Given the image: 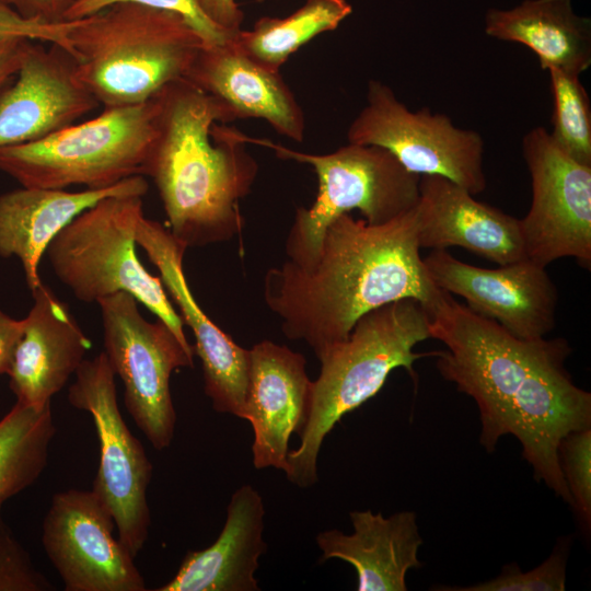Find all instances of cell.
Wrapping results in <instances>:
<instances>
[{
    "instance_id": "obj_10",
    "label": "cell",
    "mask_w": 591,
    "mask_h": 591,
    "mask_svg": "<svg viewBox=\"0 0 591 591\" xmlns=\"http://www.w3.org/2000/svg\"><path fill=\"white\" fill-rule=\"evenodd\" d=\"M347 141L385 149L410 173L440 175L478 195L486 189L483 136L428 107L409 109L384 82L370 80Z\"/></svg>"
},
{
    "instance_id": "obj_25",
    "label": "cell",
    "mask_w": 591,
    "mask_h": 591,
    "mask_svg": "<svg viewBox=\"0 0 591 591\" xmlns=\"http://www.w3.org/2000/svg\"><path fill=\"white\" fill-rule=\"evenodd\" d=\"M352 12L347 0H306L286 18L264 16L232 38L259 66L279 71L288 58L321 33L334 31Z\"/></svg>"
},
{
    "instance_id": "obj_19",
    "label": "cell",
    "mask_w": 591,
    "mask_h": 591,
    "mask_svg": "<svg viewBox=\"0 0 591 591\" xmlns=\"http://www.w3.org/2000/svg\"><path fill=\"white\" fill-rule=\"evenodd\" d=\"M232 37L204 44L185 80L220 102L231 121L264 119L276 132L301 142L306 128L304 112L280 71L259 66Z\"/></svg>"
},
{
    "instance_id": "obj_13",
    "label": "cell",
    "mask_w": 591,
    "mask_h": 591,
    "mask_svg": "<svg viewBox=\"0 0 591 591\" xmlns=\"http://www.w3.org/2000/svg\"><path fill=\"white\" fill-rule=\"evenodd\" d=\"M115 521L92 490L56 493L42 542L66 591H146L135 557L114 536Z\"/></svg>"
},
{
    "instance_id": "obj_16",
    "label": "cell",
    "mask_w": 591,
    "mask_h": 591,
    "mask_svg": "<svg viewBox=\"0 0 591 591\" xmlns=\"http://www.w3.org/2000/svg\"><path fill=\"white\" fill-rule=\"evenodd\" d=\"M99 106L67 50L30 40L13 84L0 92V150L44 139Z\"/></svg>"
},
{
    "instance_id": "obj_17",
    "label": "cell",
    "mask_w": 591,
    "mask_h": 591,
    "mask_svg": "<svg viewBox=\"0 0 591 591\" xmlns=\"http://www.w3.org/2000/svg\"><path fill=\"white\" fill-rule=\"evenodd\" d=\"M246 417L253 429V465L285 470L289 440L300 434L311 409L312 382L300 352L271 340L250 349Z\"/></svg>"
},
{
    "instance_id": "obj_1",
    "label": "cell",
    "mask_w": 591,
    "mask_h": 591,
    "mask_svg": "<svg viewBox=\"0 0 591 591\" xmlns=\"http://www.w3.org/2000/svg\"><path fill=\"white\" fill-rule=\"evenodd\" d=\"M428 313L431 338L445 347L436 351L437 369L475 401L482 447L493 452L500 438L513 436L536 482L571 507L558 447L568 433L591 428V393L566 369L569 341L518 338L445 291Z\"/></svg>"
},
{
    "instance_id": "obj_12",
    "label": "cell",
    "mask_w": 591,
    "mask_h": 591,
    "mask_svg": "<svg viewBox=\"0 0 591 591\" xmlns=\"http://www.w3.org/2000/svg\"><path fill=\"white\" fill-rule=\"evenodd\" d=\"M532 199L520 219L526 258L540 266L572 257L591 266V165L577 162L537 126L522 138Z\"/></svg>"
},
{
    "instance_id": "obj_30",
    "label": "cell",
    "mask_w": 591,
    "mask_h": 591,
    "mask_svg": "<svg viewBox=\"0 0 591 591\" xmlns=\"http://www.w3.org/2000/svg\"><path fill=\"white\" fill-rule=\"evenodd\" d=\"M118 2H134L176 12L195 28L205 44H220L234 36L212 23L201 11L198 0H74L66 12L65 21L91 15Z\"/></svg>"
},
{
    "instance_id": "obj_9",
    "label": "cell",
    "mask_w": 591,
    "mask_h": 591,
    "mask_svg": "<svg viewBox=\"0 0 591 591\" xmlns=\"http://www.w3.org/2000/svg\"><path fill=\"white\" fill-rule=\"evenodd\" d=\"M96 303L104 354L123 382L125 407L151 445L166 449L176 425L171 375L181 368H193L194 352L163 321H147L131 294L118 292Z\"/></svg>"
},
{
    "instance_id": "obj_22",
    "label": "cell",
    "mask_w": 591,
    "mask_h": 591,
    "mask_svg": "<svg viewBox=\"0 0 591 591\" xmlns=\"http://www.w3.org/2000/svg\"><path fill=\"white\" fill-rule=\"evenodd\" d=\"M265 507L248 484L231 496L218 538L207 548L188 552L175 576L157 591H258L255 572L266 553Z\"/></svg>"
},
{
    "instance_id": "obj_21",
    "label": "cell",
    "mask_w": 591,
    "mask_h": 591,
    "mask_svg": "<svg viewBox=\"0 0 591 591\" xmlns=\"http://www.w3.org/2000/svg\"><path fill=\"white\" fill-rule=\"evenodd\" d=\"M148 182L142 175L111 187L66 189L23 187L0 195V256H15L31 292L42 283L39 265L55 236L78 215L99 200L114 195L144 196Z\"/></svg>"
},
{
    "instance_id": "obj_32",
    "label": "cell",
    "mask_w": 591,
    "mask_h": 591,
    "mask_svg": "<svg viewBox=\"0 0 591 591\" xmlns=\"http://www.w3.org/2000/svg\"><path fill=\"white\" fill-rule=\"evenodd\" d=\"M72 21L47 23L21 16L11 7L0 2V40L28 39L58 45L70 54L67 34Z\"/></svg>"
},
{
    "instance_id": "obj_26",
    "label": "cell",
    "mask_w": 591,
    "mask_h": 591,
    "mask_svg": "<svg viewBox=\"0 0 591 591\" xmlns=\"http://www.w3.org/2000/svg\"><path fill=\"white\" fill-rule=\"evenodd\" d=\"M56 430L50 404L33 408L15 402L0 419V510L39 478Z\"/></svg>"
},
{
    "instance_id": "obj_3",
    "label": "cell",
    "mask_w": 591,
    "mask_h": 591,
    "mask_svg": "<svg viewBox=\"0 0 591 591\" xmlns=\"http://www.w3.org/2000/svg\"><path fill=\"white\" fill-rule=\"evenodd\" d=\"M155 134L142 175L152 178L172 234L187 247L223 243L240 234L239 202L258 164L225 107L185 79L155 94Z\"/></svg>"
},
{
    "instance_id": "obj_35",
    "label": "cell",
    "mask_w": 591,
    "mask_h": 591,
    "mask_svg": "<svg viewBox=\"0 0 591 591\" xmlns=\"http://www.w3.org/2000/svg\"><path fill=\"white\" fill-rule=\"evenodd\" d=\"M22 332L23 318H13L0 309V374H8Z\"/></svg>"
},
{
    "instance_id": "obj_6",
    "label": "cell",
    "mask_w": 591,
    "mask_h": 591,
    "mask_svg": "<svg viewBox=\"0 0 591 591\" xmlns=\"http://www.w3.org/2000/svg\"><path fill=\"white\" fill-rule=\"evenodd\" d=\"M142 197L114 195L99 200L55 236L45 255L56 277L78 300L91 303L127 292L194 352L160 276L148 273L137 256L136 229L144 216Z\"/></svg>"
},
{
    "instance_id": "obj_11",
    "label": "cell",
    "mask_w": 591,
    "mask_h": 591,
    "mask_svg": "<svg viewBox=\"0 0 591 591\" xmlns=\"http://www.w3.org/2000/svg\"><path fill=\"white\" fill-rule=\"evenodd\" d=\"M115 376L104 351L85 359L69 386L68 401L93 419L100 461L91 489L113 514L117 537L136 558L151 524L147 493L153 467L119 410Z\"/></svg>"
},
{
    "instance_id": "obj_31",
    "label": "cell",
    "mask_w": 591,
    "mask_h": 591,
    "mask_svg": "<svg viewBox=\"0 0 591 591\" xmlns=\"http://www.w3.org/2000/svg\"><path fill=\"white\" fill-rule=\"evenodd\" d=\"M53 584L0 519V591H47Z\"/></svg>"
},
{
    "instance_id": "obj_36",
    "label": "cell",
    "mask_w": 591,
    "mask_h": 591,
    "mask_svg": "<svg viewBox=\"0 0 591 591\" xmlns=\"http://www.w3.org/2000/svg\"><path fill=\"white\" fill-rule=\"evenodd\" d=\"M28 39L0 40V92L15 77Z\"/></svg>"
},
{
    "instance_id": "obj_2",
    "label": "cell",
    "mask_w": 591,
    "mask_h": 591,
    "mask_svg": "<svg viewBox=\"0 0 591 591\" xmlns=\"http://www.w3.org/2000/svg\"><path fill=\"white\" fill-rule=\"evenodd\" d=\"M443 293L420 257L417 205L381 224L341 213L311 266L285 260L267 270L263 289L283 335L304 341L316 358L346 339L363 314L407 298L429 312Z\"/></svg>"
},
{
    "instance_id": "obj_23",
    "label": "cell",
    "mask_w": 591,
    "mask_h": 591,
    "mask_svg": "<svg viewBox=\"0 0 591 591\" xmlns=\"http://www.w3.org/2000/svg\"><path fill=\"white\" fill-rule=\"evenodd\" d=\"M354 532L327 530L316 535L320 563L340 559L357 572L358 591H406V575L422 566V545L416 513L401 511L390 517L371 510L349 513Z\"/></svg>"
},
{
    "instance_id": "obj_5",
    "label": "cell",
    "mask_w": 591,
    "mask_h": 591,
    "mask_svg": "<svg viewBox=\"0 0 591 591\" xmlns=\"http://www.w3.org/2000/svg\"><path fill=\"white\" fill-rule=\"evenodd\" d=\"M67 38L78 78L103 108L143 103L185 79L205 44L181 14L134 2L72 20Z\"/></svg>"
},
{
    "instance_id": "obj_20",
    "label": "cell",
    "mask_w": 591,
    "mask_h": 591,
    "mask_svg": "<svg viewBox=\"0 0 591 591\" xmlns=\"http://www.w3.org/2000/svg\"><path fill=\"white\" fill-rule=\"evenodd\" d=\"M417 209L420 248L460 246L498 265L526 258L520 219L443 176H420Z\"/></svg>"
},
{
    "instance_id": "obj_33",
    "label": "cell",
    "mask_w": 591,
    "mask_h": 591,
    "mask_svg": "<svg viewBox=\"0 0 591 591\" xmlns=\"http://www.w3.org/2000/svg\"><path fill=\"white\" fill-rule=\"evenodd\" d=\"M74 0H0L25 19L47 23L65 21V15Z\"/></svg>"
},
{
    "instance_id": "obj_24",
    "label": "cell",
    "mask_w": 591,
    "mask_h": 591,
    "mask_svg": "<svg viewBox=\"0 0 591 591\" xmlns=\"http://www.w3.org/2000/svg\"><path fill=\"white\" fill-rule=\"evenodd\" d=\"M485 33L526 46L545 70L580 77L591 66V22L575 12L571 0H524L510 9H489Z\"/></svg>"
},
{
    "instance_id": "obj_34",
    "label": "cell",
    "mask_w": 591,
    "mask_h": 591,
    "mask_svg": "<svg viewBox=\"0 0 591 591\" xmlns=\"http://www.w3.org/2000/svg\"><path fill=\"white\" fill-rule=\"evenodd\" d=\"M204 14L217 26L230 35L241 28L244 13L235 0H198Z\"/></svg>"
},
{
    "instance_id": "obj_27",
    "label": "cell",
    "mask_w": 591,
    "mask_h": 591,
    "mask_svg": "<svg viewBox=\"0 0 591 591\" xmlns=\"http://www.w3.org/2000/svg\"><path fill=\"white\" fill-rule=\"evenodd\" d=\"M554 143L579 163L591 165V103L580 77L549 69Z\"/></svg>"
},
{
    "instance_id": "obj_14",
    "label": "cell",
    "mask_w": 591,
    "mask_h": 591,
    "mask_svg": "<svg viewBox=\"0 0 591 591\" xmlns=\"http://www.w3.org/2000/svg\"><path fill=\"white\" fill-rule=\"evenodd\" d=\"M422 263L439 289L462 297L472 312L518 338L545 337L556 325L557 288L546 267L529 258L484 268L432 250Z\"/></svg>"
},
{
    "instance_id": "obj_8",
    "label": "cell",
    "mask_w": 591,
    "mask_h": 591,
    "mask_svg": "<svg viewBox=\"0 0 591 591\" xmlns=\"http://www.w3.org/2000/svg\"><path fill=\"white\" fill-rule=\"evenodd\" d=\"M157 114L155 95L140 104L104 107L96 117L44 139L1 149L0 171L23 187H111L142 175Z\"/></svg>"
},
{
    "instance_id": "obj_15",
    "label": "cell",
    "mask_w": 591,
    "mask_h": 591,
    "mask_svg": "<svg viewBox=\"0 0 591 591\" xmlns=\"http://www.w3.org/2000/svg\"><path fill=\"white\" fill-rule=\"evenodd\" d=\"M136 242L158 268L179 316L195 337L194 354L202 366L204 389L217 413L245 419L250 384V349L239 346L201 310L187 283L183 258L188 248L169 228L142 216Z\"/></svg>"
},
{
    "instance_id": "obj_7",
    "label": "cell",
    "mask_w": 591,
    "mask_h": 591,
    "mask_svg": "<svg viewBox=\"0 0 591 591\" xmlns=\"http://www.w3.org/2000/svg\"><path fill=\"white\" fill-rule=\"evenodd\" d=\"M241 136L246 143L271 149L280 159L309 164L317 176L315 201L297 208L285 243L287 260L301 268L314 263L327 225L341 213L359 210L368 223L381 224L418 204L420 176L383 148L348 142L334 152L312 154Z\"/></svg>"
},
{
    "instance_id": "obj_37",
    "label": "cell",
    "mask_w": 591,
    "mask_h": 591,
    "mask_svg": "<svg viewBox=\"0 0 591 591\" xmlns=\"http://www.w3.org/2000/svg\"><path fill=\"white\" fill-rule=\"evenodd\" d=\"M73 3V2H72Z\"/></svg>"
},
{
    "instance_id": "obj_28",
    "label": "cell",
    "mask_w": 591,
    "mask_h": 591,
    "mask_svg": "<svg viewBox=\"0 0 591 591\" xmlns=\"http://www.w3.org/2000/svg\"><path fill=\"white\" fill-rule=\"evenodd\" d=\"M570 537H561L553 553L537 567L523 572L515 563L505 566L489 580L467 587H444L445 591H564L567 580V563Z\"/></svg>"
},
{
    "instance_id": "obj_4",
    "label": "cell",
    "mask_w": 591,
    "mask_h": 591,
    "mask_svg": "<svg viewBox=\"0 0 591 591\" xmlns=\"http://www.w3.org/2000/svg\"><path fill=\"white\" fill-rule=\"evenodd\" d=\"M429 313L415 299H401L363 314L344 340L328 346L317 359L321 371L312 382L308 420L300 445L287 455V479L300 487L314 485L317 457L326 434L343 418L375 396L390 373L404 368L416 382L414 363L432 352H416L431 338Z\"/></svg>"
},
{
    "instance_id": "obj_18",
    "label": "cell",
    "mask_w": 591,
    "mask_h": 591,
    "mask_svg": "<svg viewBox=\"0 0 591 591\" xmlns=\"http://www.w3.org/2000/svg\"><path fill=\"white\" fill-rule=\"evenodd\" d=\"M32 297L7 375L16 403L43 408L76 374L92 343L49 287L42 283Z\"/></svg>"
},
{
    "instance_id": "obj_29",
    "label": "cell",
    "mask_w": 591,
    "mask_h": 591,
    "mask_svg": "<svg viewBox=\"0 0 591 591\" xmlns=\"http://www.w3.org/2000/svg\"><path fill=\"white\" fill-rule=\"evenodd\" d=\"M560 470L584 529L591 526V428L568 433L559 443Z\"/></svg>"
}]
</instances>
